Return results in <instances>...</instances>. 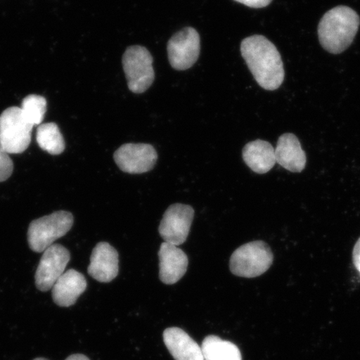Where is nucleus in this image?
Instances as JSON below:
<instances>
[{
  "label": "nucleus",
  "instance_id": "nucleus-1",
  "mask_svg": "<svg viewBox=\"0 0 360 360\" xmlns=\"http://www.w3.org/2000/svg\"><path fill=\"white\" fill-rule=\"evenodd\" d=\"M252 75L260 87L276 90L285 79V70L280 52L262 35H253L243 40L240 46Z\"/></svg>",
  "mask_w": 360,
  "mask_h": 360
},
{
  "label": "nucleus",
  "instance_id": "nucleus-2",
  "mask_svg": "<svg viewBox=\"0 0 360 360\" xmlns=\"http://www.w3.org/2000/svg\"><path fill=\"white\" fill-rule=\"evenodd\" d=\"M360 24L358 13L347 6L328 11L319 22L318 34L323 49L331 53L344 52L353 43Z\"/></svg>",
  "mask_w": 360,
  "mask_h": 360
},
{
  "label": "nucleus",
  "instance_id": "nucleus-3",
  "mask_svg": "<svg viewBox=\"0 0 360 360\" xmlns=\"http://www.w3.org/2000/svg\"><path fill=\"white\" fill-rule=\"evenodd\" d=\"M273 261V252L266 243L252 241L233 252L229 261V269L236 276L256 278L267 272Z\"/></svg>",
  "mask_w": 360,
  "mask_h": 360
},
{
  "label": "nucleus",
  "instance_id": "nucleus-4",
  "mask_svg": "<svg viewBox=\"0 0 360 360\" xmlns=\"http://www.w3.org/2000/svg\"><path fill=\"white\" fill-rule=\"evenodd\" d=\"M73 224L74 216L63 210L33 220L28 229L30 249L36 253H44L58 238L65 236Z\"/></svg>",
  "mask_w": 360,
  "mask_h": 360
},
{
  "label": "nucleus",
  "instance_id": "nucleus-5",
  "mask_svg": "<svg viewBox=\"0 0 360 360\" xmlns=\"http://www.w3.org/2000/svg\"><path fill=\"white\" fill-rule=\"evenodd\" d=\"M34 126L25 119L20 107H11L0 115V143L8 155L21 154L30 145Z\"/></svg>",
  "mask_w": 360,
  "mask_h": 360
},
{
  "label": "nucleus",
  "instance_id": "nucleus-6",
  "mask_svg": "<svg viewBox=\"0 0 360 360\" xmlns=\"http://www.w3.org/2000/svg\"><path fill=\"white\" fill-rule=\"evenodd\" d=\"M153 61L150 51L141 45L126 49L122 62L130 91L142 94L150 89L155 80Z\"/></svg>",
  "mask_w": 360,
  "mask_h": 360
},
{
  "label": "nucleus",
  "instance_id": "nucleus-7",
  "mask_svg": "<svg viewBox=\"0 0 360 360\" xmlns=\"http://www.w3.org/2000/svg\"><path fill=\"white\" fill-rule=\"evenodd\" d=\"M167 49L169 60L173 69H191L200 56V34L196 30L187 27L171 37Z\"/></svg>",
  "mask_w": 360,
  "mask_h": 360
},
{
  "label": "nucleus",
  "instance_id": "nucleus-8",
  "mask_svg": "<svg viewBox=\"0 0 360 360\" xmlns=\"http://www.w3.org/2000/svg\"><path fill=\"white\" fill-rule=\"evenodd\" d=\"M195 210L183 204L170 205L162 219L159 232L166 243L179 246L186 241L190 233Z\"/></svg>",
  "mask_w": 360,
  "mask_h": 360
},
{
  "label": "nucleus",
  "instance_id": "nucleus-9",
  "mask_svg": "<svg viewBox=\"0 0 360 360\" xmlns=\"http://www.w3.org/2000/svg\"><path fill=\"white\" fill-rule=\"evenodd\" d=\"M114 159L123 172L138 174L155 168L158 154L148 143H125L115 151Z\"/></svg>",
  "mask_w": 360,
  "mask_h": 360
},
{
  "label": "nucleus",
  "instance_id": "nucleus-10",
  "mask_svg": "<svg viewBox=\"0 0 360 360\" xmlns=\"http://www.w3.org/2000/svg\"><path fill=\"white\" fill-rule=\"evenodd\" d=\"M70 260L69 250L60 245H53L44 252L35 274V285L42 292L51 290L65 273Z\"/></svg>",
  "mask_w": 360,
  "mask_h": 360
},
{
  "label": "nucleus",
  "instance_id": "nucleus-11",
  "mask_svg": "<svg viewBox=\"0 0 360 360\" xmlns=\"http://www.w3.org/2000/svg\"><path fill=\"white\" fill-rule=\"evenodd\" d=\"M88 273L101 283L114 281L119 274L118 252L109 243H98L90 257Z\"/></svg>",
  "mask_w": 360,
  "mask_h": 360
},
{
  "label": "nucleus",
  "instance_id": "nucleus-12",
  "mask_svg": "<svg viewBox=\"0 0 360 360\" xmlns=\"http://www.w3.org/2000/svg\"><path fill=\"white\" fill-rule=\"evenodd\" d=\"M160 278L165 285H174L186 274L188 259L178 246L164 242L159 251Z\"/></svg>",
  "mask_w": 360,
  "mask_h": 360
},
{
  "label": "nucleus",
  "instance_id": "nucleus-13",
  "mask_svg": "<svg viewBox=\"0 0 360 360\" xmlns=\"http://www.w3.org/2000/svg\"><path fill=\"white\" fill-rule=\"evenodd\" d=\"M87 289L86 278L75 269H69L52 288L53 302L60 307L74 305L79 297Z\"/></svg>",
  "mask_w": 360,
  "mask_h": 360
},
{
  "label": "nucleus",
  "instance_id": "nucleus-14",
  "mask_svg": "<svg viewBox=\"0 0 360 360\" xmlns=\"http://www.w3.org/2000/svg\"><path fill=\"white\" fill-rule=\"evenodd\" d=\"M276 163L292 173L304 169L307 158L301 147L299 139L294 134L286 133L278 138L276 148Z\"/></svg>",
  "mask_w": 360,
  "mask_h": 360
},
{
  "label": "nucleus",
  "instance_id": "nucleus-15",
  "mask_svg": "<svg viewBox=\"0 0 360 360\" xmlns=\"http://www.w3.org/2000/svg\"><path fill=\"white\" fill-rule=\"evenodd\" d=\"M163 338L166 347L175 360H205L200 346L181 328H166Z\"/></svg>",
  "mask_w": 360,
  "mask_h": 360
},
{
  "label": "nucleus",
  "instance_id": "nucleus-16",
  "mask_svg": "<svg viewBox=\"0 0 360 360\" xmlns=\"http://www.w3.org/2000/svg\"><path fill=\"white\" fill-rule=\"evenodd\" d=\"M242 156L248 167L256 174H267L276 163V150L271 143L261 139L248 143Z\"/></svg>",
  "mask_w": 360,
  "mask_h": 360
},
{
  "label": "nucleus",
  "instance_id": "nucleus-17",
  "mask_svg": "<svg viewBox=\"0 0 360 360\" xmlns=\"http://www.w3.org/2000/svg\"><path fill=\"white\" fill-rule=\"evenodd\" d=\"M205 360H242L240 349L235 344L219 337H206L201 345Z\"/></svg>",
  "mask_w": 360,
  "mask_h": 360
},
{
  "label": "nucleus",
  "instance_id": "nucleus-18",
  "mask_svg": "<svg viewBox=\"0 0 360 360\" xmlns=\"http://www.w3.org/2000/svg\"><path fill=\"white\" fill-rule=\"evenodd\" d=\"M36 139L39 147L52 155H60L65 150V139L56 123L40 124Z\"/></svg>",
  "mask_w": 360,
  "mask_h": 360
},
{
  "label": "nucleus",
  "instance_id": "nucleus-19",
  "mask_svg": "<svg viewBox=\"0 0 360 360\" xmlns=\"http://www.w3.org/2000/svg\"><path fill=\"white\" fill-rule=\"evenodd\" d=\"M20 109L25 119L31 125H39L46 112L47 101L43 96L30 94L24 98Z\"/></svg>",
  "mask_w": 360,
  "mask_h": 360
},
{
  "label": "nucleus",
  "instance_id": "nucleus-20",
  "mask_svg": "<svg viewBox=\"0 0 360 360\" xmlns=\"http://www.w3.org/2000/svg\"><path fill=\"white\" fill-rule=\"evenodd\" d=\"M13 164L0 143V182L6 181L13 174Z\"/></svg>",
  "mask_w": 360,
  "mask_h": 360
},
{
  "label": "nucleus",
  "instance_id": "nucleus-21",
  "mask_svg": "<svg viewBox=\"0 0 360 360\" xmlns=\"http://www.w3.org/2000/svg\"><path fill=\"white\" fill-rule=\"evenodd\" d=\"M235 1L244 4L247 7L260 8L268 6L272 0H235Z\"/></svg>",
  "mask_w": 360,
  "mask_h": 360
},
{
  "label": "nucleus",
  "instance_id": "nucleus-22",
  "mask_svg": "<svg viewBox=\"0 0 360 360\" xmlns=\"http://www.w3.org/2000/svg\"><path fill=\"white\" fill-rule=\"evenodd\" d=\"M353 262L355 268L360 274V238L356 244H355L353 250Z\"/></svg>",
  "mask_w": 360,
  "mask_h": 360
},
{
  "label": "nucleus",
  "instance_id": "nucleus-23",
  "mask_svg": "<svg viewBox=\"0 0 360 360\" xmlns=\"http://www.w3.org/2000/svg\"><path fill=\"white\" fill-rule=\"evenodd\" d=\"M65 360H90L87 356H85L84 354H73L70 355V357H68Z\"/></svg>",
  "mask_w": 360,
  "mask_h": 360
},
{
  "label": "nucleus",
  "instance_id": "nucleus-24",
  "mask_svg": "<svg viewBox=\"0 0 360 360\" xmlns=\"http://www.w3.org/2000/svg\"><path fill=\"white\" fill-rule=\"evenodd\" d=\"M34 360H49V359H44V358H37V359H35Z\"/></svg>",
  "mask_w": 360,
  "mask_h": 360
}]
</instances>
